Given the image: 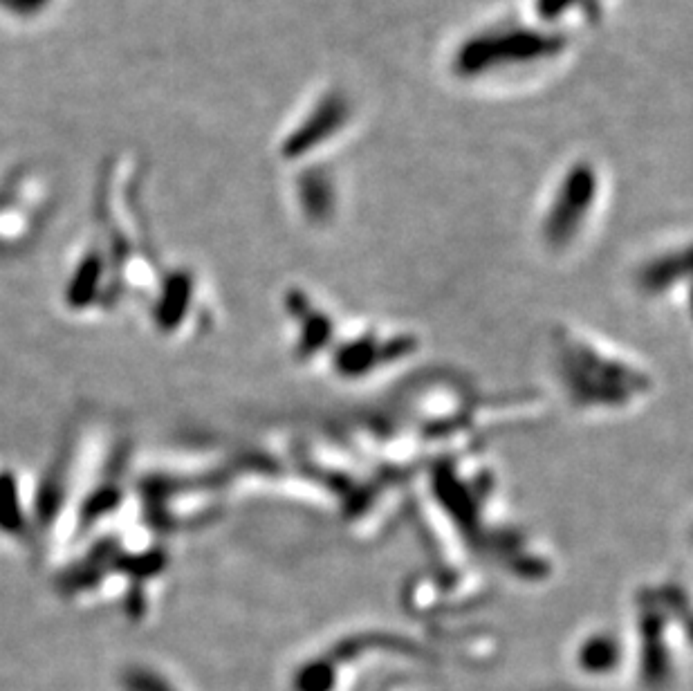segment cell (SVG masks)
I'll return each mask as SVG.
<instances>
[{
    "mask_svg": "<svg viewBox=\"0 0 693 691\" xmlns=\"http://www.w3.org/2000/svg\"><path fill=\"white\" fill-rule=\"evenodd\" d=\"M593 178L590 171H577L572 175L570 182H566V189L561 191L557 207H554L552 218H548V238L552 241H561L566 234H572L577 227V218L588 209V200L593 196Z\"/></svg>",
    "mask_w": 693,
    "mask_h": 691,
    "instance_id": "1",
    "label": "cell"
}]
</instances>
